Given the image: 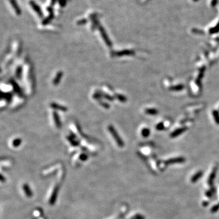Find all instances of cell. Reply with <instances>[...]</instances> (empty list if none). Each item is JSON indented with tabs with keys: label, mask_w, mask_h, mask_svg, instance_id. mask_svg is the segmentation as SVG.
<instances>
[{
	"label": "cell",
	"mask_w": 219,
	"mask_h": 219,
	"mask_svg": "<svg viewBox=\"0 0 219 219\" xmlns=\"http://www.w3.org/2000/svg\"><path fill=\"white\" fill-rule=\"evenodd\" d=\"M109 130H110V131L111 133V134H113V135H114V138H115V139L117 141V142H118V144H119L120 146H123V141H121V139L119 138V136H118V135L117 134L116 132H115V130H114L113 127H112V126H110V127H109Z\"/></svg>",
	"instance_id": "obj_1"
},
{
	"label": "cell",
	"mask_w": 219,
	"mask_h": 219,
	"mask_svg": "<svg viewBox=\"0 0 219 219\" xmlns=\"http://www.w3.org/2000/svg\"><path fill=\"white\" fill-rule=\"evenodd\" d=\"M184 161V159L181 158H174L172 159V160H169V161L167 162V163L169 164H173V163H181Z\"/></svg>",
	"instance_id": "obj_2"
},
{
	"label": "cell",
	"mask_w": 219,
	"mask_h": 219,
	"mask_svg": "<svg viewBox=\"0 0 219 219\" xmlns=\"http://www.w3.org/2000/svg\"><path fill=\"white\" fill-rule=\"evenodd\" d=\"M202 174H203L202 172H199L197 173V174H196L194 176H193V177L192 178V179H192V181L193 182V183H194V182L197 181L198 180V179H199V178H200L201 177H202Z\"/></svg>",
	"instance_id": "obj_3"
},
{
	"label": "cell",
	"mask_w": 219,
	"mask_h": 219,
	"mask_svg": "<svg viewBox=\"0 0 219 219\" xmlns=\"http://www.w3.org/2000/svg\"><path fill=\"white\" fill-rule=\"evenodd\" d=\"M184 128H180V129H178V130H177L175 131V132H174V133L172 134V137H177V136L179 135V134H181V133H183V132H184Z\"/></svg>",
	"instance_id": "obj_4"
},
{
	"label": "cell",
	"mask_w": 219,
	"mask_h": 219,
	"mask_svg": "<svg viewBox=\"0 0 219 219\" xmlns=\"http://www.w3.org/2000/svg\"><path fill=\"white\" fill-rule=\"evenodd\" d=\"M149 130L148 129H144L143 130H142V135L144 136V137H147V136L149 135Z\"/></svg>",
	"instance_id": "obj_5"
},
{
	"label": "cell",
	"mask_w": 219,
	"mask_h": 219,
	"mask_svg": "<svg viewBox=\"0 0 219 219\" xmlns=\"http://www.w3.org/2000/svg\"><path fill=\"white\" fill-rule=\"evenodd\" d=\"M214 116H216L215 117V119H216L217 123H219V116L218 113L215 111H214Z\"/></svg>",
	"instance_id": "obj_6"
},
{
	"label": "cell",
	"mask_w": 219,
	"mask_h": 219,
	"mask_svg": "<svg viewBox=\"0 0 219 219\" xmlns=\"http://www.w3.org/2000/svg\"><path fill=\"white\" fill-rule=\"evenodd\" d=\"M146 112H147V113H149V114H151L156 113V110H151V109L147 110H146Z\"/></svg>",
	"instance_id": "obj_7"
},
{
	"label": "cell",
	"mask_w": 219,
	"mask_h": 219,
	"mask_svg": "<svg viewBox=\"0 0 219 219\" xmlns=\"http://www.w3.org/2000/svg\"><path fill=\"white\" fill-rule=\"evenodd\" d=\"M61 76H62V74H58L57 75V76L56 77V79L54 80V83H57V82H58V80L59 81L60 79Z\"/></svg>",
	"instance_id": "obj_8"
},
{
	"label": "cell",
	"mask_w": 219,
	"mask_h": 219,
	"mask_svg": "<svg viewBox=\"0 0 219 219\" xmlns=\"http://www.w3.org/2000/svg\"><path fill=\"white\" fill-rule=\"evenodd\" d=\"M215 175H216V174H215L214 172L211 174V176L209 178V183L213 181L212 179H214V178H215Z\"/></svg>",
	"instance_id": "obj_9"
}]
</instances>
